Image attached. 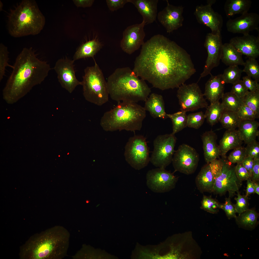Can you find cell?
Masks as SVG:
<instances>
[{
	"label": "cell",
	"instance_id": "6da1fadb",
	"mask_svg": "<svg viewBox=\"0 0 259 259\" xmlns=\"http://www.w3.org/2000/svg\"><path fill=\"white\" fill-rule=\"evenodd\" d=\"M133 70L137 76L162 90L178 88L196 72L187 52L159 34L142 46Z\"/></svg>",
	"mask_w": 259,
	"mask_h": 259
},
{
	"label": "cell",
	"instance_id": "7a4b0ae2",
	"mask_svg": "<svg viewBox=\"0 0 259 259\" xmlns=\"http://www.w3.org/2000/svg\"><path fill=\"white\" fill-rule=\"evenodd\" d=\"M13 70L3 91V97L13 104L40 84L51 69L49 65L37 57L31 47L23 48L16 59Z\"/></svg>",
	"mask_w": 259,
	"mask_h": 259
},
{
	"label": "cell",
	"instance_id": "3957f363",
	"mask_svg": "<svg viewBox=\"0 0 259 259\" xmlns=\"http://www.w3.org/2000/svg\"><path fill=\"white\" fill-rule=\"evenodd\" d=\"M70 234L64 227L56 225L31 236L20 247V258L62 259L67 256Z\"/></svg>",
	"mask_w": 259,
	"mask_h": 259
},
{
	"label": "cell",
	"instance_id": "277c9868",
	"mask_svg": "<svg viewBox=\"0 0 259 259\" xmlns=\"http://www.w3.org/2000/svg\"><path fill=\"white\" fill-rule=\"evenodd\" d=\"M109 95L118 102L145 101L151 92L145 81L128 67L116 69L107 81Z\"/></svg>",
	"mask_w": 259,
	"mask_h": 259
},
{
	"label": "cell",
	"instance_id": "5b68a950",
	"mask_svg": "<svg viewBox=\"0 0 259 259\" xmlns=\"http://www.w3.org/2000/svg\"><path fill=\"white\" fill-rule=\"evenodd\" d=\"M9 34L14 37L36 35L43 29L44 16L34 0H23L12 9L7 16Z\"/></svg>",
	"mask_w": 259,
	"mask_h": 259
},
{
	"label": "cell",
	"instance_id": "8992f818",
	"mask_svg": "<svg viewBox=\"0 0 259 259\" xmlns=\"http://www.w3.org/2000/svg\"><path fill=\"white\" fill-rule=\"evenodd\" d=\"M146 117L144 107L137 103L119 102L115 107L104 113L100 124L107 131H139Z\"/></svg>",
	"mask_w": 259,
	"mask_h": 259
},
{
	"label": "cell",
	"instance_id": "52a82bcc",
	"mask_svg": "<svg viewBox=\"0 0 259 259\" xmlns=\"http://www.w3.org/2000/svg\"><path fill=\"white\" fill-rule=\"evenodd\" d=\"M94 65L87 67L82 82L83 94L88 101L101 106L109 100V91L107 81L102 71L95 60Z\"/></svg>",
	"mask_w": 259,
	"mask_h": 259
},
{
	"label": "cell",
	"instance_id": "ba28073f",
	"mask_svg": "<svg viewBox=\"0 0 259 259\" xmlns=\"http://www.w3.org/2000/svg\"><path fill=\"white\" fill-rule=\"evenodd\" d=\"M124 156L128 163L136 170L146 167L150 161L149 148L146 138L142 135L130 137L125 147Z\"/></svg>",
	"mask_w": 259,
	"mask_h": 259
},
{
	"label": "cell",
	"instance_id": "9c48e42d",
	"mask_svg": "<svg viewBox=\"0 0 259 259\" xmlns=\"http://www.w3.org/2000/svg\"><path fill=\"white\" fill-rule=\"evenodd\" d=\"M177 140L172 133L158 135L153 141L150 161L156 167L165 169L172 162Z\"/></svg>",
	"mask_w": 259,
	"mask_h": 259
},
{
	"label": "cell",
	"instance_id": "30bf717a",
	"mask_svg": "<svg viewBox=\"0 0 259 259\" xmlns=\"http://www.w3.org/2000/svg\"><path fill=\"white\" fill-rule=\"evenodd\" d=\"M197 83H184L178 88L177 96L181 111L186 112L206 108L208 104Z\"/></svg>",
	"mask_w": 259,
	"mask_h": 259
},
{
	"label": "cell",
	"instance_id": "8fae6325",
	"mask_svg": "<svg viewBox=\"0 0 259 259\" xmlns=\"http://www.w3.org/2000/svg\"><path fill=\"white\" fill-rule=\"evenodd\" d=\"M214 178L213 192L220 196L225 194L228 192L229 197L231 198L236 195L242 185V182L236 175L235 166L226 159H223L221 171Z\"/></svg>",
	"mask_w": 259,
	"mask_h": 259
},
{
	"label": "cell",
	"instance_id": "7c38bea8",
	"mask_svg": "<svg viewBox=\"0 0 259 259\" xmlns=\"http://www.w3.org/2000/svg\"><path fill=\"white\" fill-rule=\"evenodd\" d=\"M199 160V155L196 150L191 146L183 144L175 151L172 162L174 171L189 175L196 171Z\"/></svg>",
	"mask_w": 259,
	"mask_h": 259
},
{
	"label": "cell",
	"instance_id": "4fadbf2b",
	"mask_svg": "<svg viewBox=\"0 0 259 259\" xmlns=\"http://www.w3.org/2000/svg\"><path fill=\"white\" fill-rule=\"evenodd\" d=\"M223 44L221 32L207 34L204 46L207 51V56L199 79L209 74L211 75L212 70L219 65Z\"/></svg>",
	"mask_w": 259,
	"mask_h": 259
},
{
	"label": "cell",
	"instance_id": "5bb4252c",
	"mask_svg": "<svg viewBox=\"0 0 259 259\" xmlns=\"http://www.w3.org/2000/svg\"><path fill=\"white\" fill-rule=\"evenodd\" d=\"M146 184L153 192L163 193L174 188L177 180L173 173L159 168L150 170L146 175Z\"/></svg>",
	"mask_w": 259,
	"mask_h": 259
},
{
	"label": "cell",
	"instance_id": "9a60e30c",
	"mask_svg": "<svg viewBox=\"0 0 259 259\" xmlns=\"http://www.w3.org/2000/svg\"><path fill=\"white\" fill-rule=\"evenodd\" d=\"M146 24L142 20L140 23L129 26L123 32V38L120 42L122 50L130 54L138 49L144 44L146 34L144 27Z\"/></svg>",
	"mask_w": 259,
	"mask_h": 259
},
{
	"label": "cell",
	"instance_id": "2e32d148",
	"mask_svg": "<svg viewBox=\"0 0 259 259\" xmlns=\"http://www.w3.org/2000/svg\"><path fill=\"white\" fill-rule=\"evenodd\" d=\"M74 61L66 58L60 59L57 61L54 68L61 86L70 93L77 86L82 84L75 76Z\"/></svg>",
	"mask_w": 259,
	"mask_h": 259
},
{
	"label": "cell",
	"instance_id": "e0dca14e",
	"mask_svg": "<svg viewBox=\"0 0 259 259\" xmlns=\"http://www.w3.org/2000/svg\"><path fill=\"white\" fill-rule=\"evenodd\" d=\"M166 6L158 13V21L168 33L172 32L182 26L184 7L170 4L166 0Z\"/></svg>",
	"mask_w": 259,
	"mask_h": 259
},
{
	"label": "cell",
	"instance_id": "ac0fdd59",
	"mask_svg": "<svg viewBox=\"0 0 259 259\" xmlns=\"http://www.w3.org/2000/svg\"><path fill=\"white\" fill-rule=\"evenodd\" d=\"M259 15L255 12H248L241 15L235 19H230L227 22L226 27L230 32L243 35L259 29Z\"/></svg>",
	"mask_w": 259,
	"mask_h": 259
},
{
	"label": "cell",
	"instance_id": "d6986e66",
	"mask_svg": "<svg viewBox=\"0 0 259 259\" xmlns=\"http://www.w3.org/2000/svg\"><path fill=\"white\" fill-rule=\"evenodd\" d=\"M194 13L198 22L210 28L212 33L221 32L223 24V18L214 11L212 6L207 4L198 5Z\"/></svg>",
	"mask_w": 259,
	"mask_h": 259
},
{
	"label": "cell",
	"instance_id": "ffe728a7",
	"mask_svg": "<svg viewBox=\"0 0 259 259\" xmlns=\"http://www.w3.org/2000/svg\"><path fill=\"white\" fill-rule=\"evenodd\" d=\"M230 43L241 54L248 58L256 59L259 55V37L249 34L231 38Z\"/></svg>",
	"mask_w": 259,
	"mask_h": 259
},
{
	"label": "cell",
	"instance_id": "44dd1931",
	"mask_svg": "<svg viewBox=\"0 0 259 259\" xmlns=\"http://www.w3.org/2000/svg\"><path fill=\"white\" fill-rule=\"evenodd\" d=\"M206 83L203 95L210 104L219 101L224 94V85L221 74L212 75Z\"/></svg>",
	"mask_w": 259,
	"mask_h": 259
},
{
	"label": "cell",
	"instance_id": "7402d4cb",
	"mask_svg": "<svg viewBox=\"0 0 259 259\" xmlns=\"http://www.w3.org/2000/svg\"><path fill=\"white\" fill-rule=\"evenodd\" d=\"M205 160L209 163L220 156L219 147L217 143V136L211 130L205 132L201 136Z\"/></svg>",
	"mask_w": 259,
	"mask_h": 259
},
{
	"label": "cell",
	"instance_id": "603a6c76",
	"mask_svg": "<svg viewBox=\"0 0 259 259\" xmlns=\"http://www.w3.org/2000/svg\"><path fill=\"white\" fill-rule=\"evenodd\" d=\"M128 1L136 8L146 24L152 23L155 21L158 14V0H128Z\"/></svg>",
	"mask_w": 259,
	"mask_h": 259
},
{
	"label": "cell",
	"instance_id": "cb8c5ba5",
	"mask_svg": "<svg viewBox=\"0 0 259 259\" xmlns=\"http://www.w3.org/2000/svg\"><path fill=\"white\" fill-rule=\"evenodd\" d=\"M243 141L238 130H227L220 141L218 145L222 158L226 159L227 152L241 146Z\"/></svg>",
	"mask_w": 259,
	"mask_h": 259
},
{
	"label": "cell",
	"instance_id": "d4e9b609",
	"mask_svg": "<svg viewBox=\"0 0 259 259\" xmlns=\"http://www.w3.org/2000/svg\"><path fill=\"white\" fill-rule=\"evenodd\" d=\"M144 107L154 118L165 119L168 118L165 112V103L162 96L153 93L150 94L145 101Z\"/></svg>",
	"mask_w": 259,
	"mask_h": 259
},
{
	"label": "cell",
	"instance_id": "484cf974",
	"mask_svg": "<svg viewBox=\"0 0 259 259\" xmlns=\"http://www.w3.org/2000/svg\"><path fill=\"white\" fill-rule=\"evenodd\" d=\"M215 178L212 172L209 163H206L201 168L195 179L197 187L202 193H212Z\"/></svg>",
	"mask_w": 259,
	"mask_h": 259
},
{
	"label": "cell",
	"instance_id": "4316f807",
	"mask_svg": "<svg viewBox=\"0 0 259 259\" xmlns=\"http://www.w3.org/2000/svg\"><path fill=\"white\" fill-rule=\"evenodd\" d=\"M259 123L254 120L241 121L238 130L243 141L247 144L256 140L259 135Z\"/></svg>",
	"mask_w": 259,
	"mask_h": 259
},
{
	"label": "cell",
	"instance_id": "83f0119b",
	"mask_svg": "<svg viewBox=\"0 0 259 259\" xmlns=\"http://www.w3.org/2000/svg\"><path fill=\"white\" fill-rule=\"evenodd\" d=\"M242 55L230 43L223 44L221 60L229 66L243 65L245 62Z\"/></svg>",
	"mask_w": 259,
	"mask_h": 259
},
{
	"label": "cell",
	"instance_id": "f1b7e54d",
	"mask_svg": "<svg viewBox=\"0 0 259 259\" xmlns=\"http://www.w3.org/2000/svg\"><path fill=\"white\" fill-rule=\"evenodd\" d=\"M102 46V43L97 39L87 41L79 47L74 55L73 60L75 61L82 58L91 57L94 60V56Z\"/></svg>",
	"mask_w": 259,
	"mask_h": 259
},
{
	"label": "cell",
	"instance_id": "f546056e",
	"mask_svg": "<svg viewBox=\"0 0 259 259\" xmlns=\"http://www.w3.org/2000/svg\"><path fill=\"white\" fill-rule=\"evenodd\" d=\"M252 4L251 0H227L224 10L226 16L229 18L236 14L241 15L248 12Z\"/></svg>",
	"mask_w": 259,
	"mask_h": 259
},
{
	"label": "cell",
	"instance_id": "4dcf8cb0",
	"mask_svg": "<svg viewBox=\"0 0 259 259\" xmlns=\"http://www.w3.org/2000/svg\"><path fill=\"white\" fill-rule=\"evenodd\" d=\"M259 214L254 208L249 209L239 215L235 218L239 225L248 229H252L256 226Z\"/></svg>",
	"mask_w": 259,
	"mask_h": 259
},
{
	"label": "cell",
	"instance_id": "1f68e13d",
	"mask_svg": "<svg viewBox=\"0 0 259 259\" xmlns=\"http://www.w3.org/2000/svg\"><path fill=\"white\" fill-rule=\"evenodd\" d=\"M204 114L207 123L212 126L219 121L224 110L221 103L218 101L210 104Z\"/></svg>",
	"mask_w": 259,
	"mask_h": 259
},
{
	"label": "cell",
	"instance_id": "d6a6232c",
	"mask_svg": "<svg viewBox=\"0 0 259 259\" xmlns=\"http://www.w3.org/2000/svg\"><path fill=\"white\" fill-rule=\"evenodd\" d=\"M241 121L236 112L224 110L219 121L224 128L233 130L238 128Z\"/></svg>",
	"mask_w": 259,
	"mask_h": 259
},
{
	"label": "cell",
	"instance_id": "836d02e7",
	"mask_svg": "<svg viewBox=\"0 0 259 259\" xmlns=\"http://www.w3.org/2000/svg\"><path fill=\"white\" fill-rule=\"evenodd\" d=\"M221 99L224 110L237 112L242 103L241 100L231 92L224 93Z\"/></svg>",
	"mask_w": 259,
	"mask_h": 259
},
{
	"label": "cell",
	"instance_id": "e575fe53",
	"mask_svg": "<svg viewBox=\"0 0 259 259\" xmlns=\"http://www.w3.org/2000/svg\"><path fill=\"white\" fill-rule=\"evenodd\" d=\"M186 112L181 111L172 114H167L168 118L171 120L172 132L175 135L187 127V115Z\"/></svg>",
	"mask_w": 259,
	"mask_h": 259
},
{
	"label": "cell",
	"instance_id": "d590c367",
	"mask_svg": "<svg viewBox=\"0 0 259 259\" xmlns=\"http://www.w3.org/2000/svg\"><path fill=\"white\" fill-rule=\"evenodd\" d=\"M243 72V70L240 69L238 66H229L224 70L221 74L222 77L225 83L233 85L240 80Z\"/></svg>",
	"mask_w": 259,
	"mask_h": 259
},
{
	"label": "cell",
	"instance_id": "8d00e7d4",
	"mask_svg": "<svg viewBox=\"0 0 259 259\" xmlns=\"http://www.w3.org/2000/svg\"><path fill=\"white\" fill-rule=\"evenodd\" d=\"M242 102L254 112L257 118L259 117V90L254 92L249 91Z\"/></svg>",
	"mask_w": 259,
	"mask_h": 259
},
{
	"label": "cell",
	"instance_id": "74e56055",
	"mask_svg": "<svg viewBox=\"0 0 259 259\" xmlns=\"http://www.w3.org/2000/svg\"><path fill=\"white\" fill-rule=\"evenodd\" d=\"M243 72L247 76L252 77L259 82V65L256 59L249 58L244 62Z\"/></svg>",
	"mask_w": 259,
	"mask_h": 259
},
{
	"label": "cell",
	"instance_id": "f35d334b",
	"mask_svg": "<svg viewBox=\"0 0 259 259\" xmlns=\"http://www.w3.org/2000/svg\"><path fill=\"white\" fill-rule=\"evenodd\" d=\"M201 203V208L208 212L214 214L219 211L220 203L211 196L203 195Z\"/></svg>",
	"mask_w": 259,
	"mask_h": 259
},
{
	"label": "cell",
	"instance_id": "ab89813d",
	"mask_svg": "<svg viewBox=\"0 0 259 259\" xmlns=\"http://www.w3.org/2000/svg\"><path fill=\"white\" fill-rule=\"evenodd\" d=\"M205 118L202 112L189 114L187 115V127L198 129L203 124Z\"/></svg>",
	"mask_w": 259,
	"mask_h": 259
},
{
	"label": "cell",
	"instance_id": "60d3db41",
	"mask_svg": "<svg viewBox=\"0 0 259 259\" xmlns=\"http://www.w3.org/2000/svg\"><path fill=\"white\" fill-rule=\"evenodd\" d=\"M8 52L7 47L3 44L0 45V80L3 78L5 73L6 68L7 66L13 68V66L8 63L9 59Z\"/></svg>",
	"mask_w": 259,
	"mask_h": 259
},
{
	"label": "cell",
	"instance_id": "b9f144b4",
	"mask_svg": "<svg viewBox=\"0 0 259 259\" xmlns=\"http://www.w3.org/2000/svg\"><path fill=\"white\" fill-rule=\"evenodd\" d=\"M233 149L228 157V160L232 164L242 163L247 156L245 148L241 146Z\"/></svg>",
	"mask_w": 259,
	"mask_h": 259
},
{
	"label": "cell",
	"instance_id": "7bdbcfd3",
	"mask_svg": "<svg viewBox=\"0 0 259 259\" xmlns=\"http://www.w3.org/2000/svg\"><path fill=\"white\" fill-rule=\"evenodd\" d=\"M237 193V194L236 195L237 197L234 198L236 203L235 204H234V205L236 213L239 215L249 209V198L248 197L246 196L245 195H241L239 191Z\"/></svg>",
	"mask_w": 259,
	"mask_h": 259
},
{
	"label": "cell",
	"instance_id": "ee69618b",
	"mask_svg": "<svg viewBox=\"0 0 259 259\" xmlns=\"http://www.w3.org/2000/svg\"><path fill=\"white\" fill-rule=\"evenodd\" d=\"M236 113L241 121L254 120L257 118L253 110L243 102Z\"/></svg>",
	"mask_w": 259,
	"mask_h": 259
},
{
	"label": "cell",
	"instance_id": "f6af8a7d",
	"mask_svg": "<svg viewBox=\"0 0 259 259\" xmlns=\"http://www.w3.org/2000/svg\"><path fill=\"white\" fill-rule=\"evenodd\" d=\"M224 203H220V209L223 210L225 212L228 218L230 219L232 218H235L236 217V212L234 205L231 201L230 198H226Z\"/></svg>",
	"mask_w": 259,
	"mask_h": 259
},
{
	"label": "cell",
	"instance_id": "bcb514c9",
	"mask_svg": "<svg viewBox=\"0 0 259 259\" xmlns=\"http://www.w3.org/2000/svg\"><path fill=\"white\" fill-rule=\"evenodd\" d=\"M249 91L246 88L242 80H240L233 84L231 92L242 101Z\"/></svg>",
	"mask_w": 259,
	"mask_h": 259
},
{
	"label": "cell",
	"instance_id": "7dc6e473",
	"mask_svg": "<svg viewBox=\"0 0 259 259\" xmlns=\"http://www.w3.org/2000/svg\"><path fill=\"white\" fill-rule=\"evenodd\" d=\"M245 147L247 156L254 159H259V143L256 140L248 144Z\"/></svg>",
	"mask_w": 259,
	"mask_h": 259
},
{
	"label": "cell",
	"instance_id": "c3c4849f",
	"mask_svg": "<svg viewBox=\"0 0 259 259\" xmlns=\"http://www.w3.org/2000/svg\"><path fill=\"white\" fill-rule=\"evenodd\" d=\"M235 170L237 177L241 182L249 179H251L250 175L242 163L237 164L235 166Z\"/></svg>",
	"mask_w": 259,
	"mask_h": 259
},
{
	"label": "cell",
	"instance_id": "681fc988",
	"mask_svg": "<svg viewBox=\"0 0 259 259\" xmlns=\"http://www.w3.org/2000/svg\"><path fill=\"white\" fill-rule=\"evenodd\" d=\"M242 79L244 84L249 91L253 92L259 90L258 82L252 80L251 77L247 75L243 77Z\"/></svg>",
	"mask_w": 259,
	"mask_h": 259
},
{
	"label": "cell",
	"instance_id": "f907efd6",
	"mask_svg": "<svg viewBox=\"0 0 259 259\" xmlns=\"http://www.w3.org/2000/svg\"><path fill=\"white\" fill-rule=\"evenodd\" d=\"M106 1L109 9L112 11L123 8L128 2V0H106Z\"/></svg>",
	"mask_w": 259,
	"mask_h": 259
},
{
	"label": "cell",
	"instance_id": "816d5d0a",
	"mask_svg": "<svg viewBox=\"0 0 259 259\" xmlns=\"http://www.w3.org/2000/svg\"><path fill=\"white\" fill-rule=\"evenodd\" d=\"M242 163L251 178L252 170L254 164V159L250 156H247Z\"/></svg>",
	"mask_w": 259,
	"mask_h": 259
},
{
	"label": "cell",
	"instance_id": "f5cc1de1",
	"mask_svg": "<svg viewBox=\"0 0 259 259\" xmlns=\"http://www.w3.org/2000/svg\"><path fill=\"white\" fill-rule=\"evenodd\" d=\"M251 180L253 182L259 181V159H254Z\"/></svg>",
	"mask_w": 259,
	"mask_h": 259
},
{
	"label": "cell",
	"instance_id": "db71d44e",
	"mask_svg": "<svg viewBox=\"0 0 259 259\" xmlns=\"http://www.w3.org/2000/svg\"><path fill=\"white\" fill-rule=\"evenodd\" d=\"M75 4L78 7H83L91 6L94 0H73Z\"/></svg>",
	"mask_w": 259,
	"mask_h": 259
},
{
	"label": "cell",
	"instance_id": "11a10c76",
	"mask_svg": "<svg viewBox=\"0 0 259 259\" xmlns=\"http://www.w3.org/2000/svg\"><path fill=\"white\" fill-rule=\"evenodd\" d=\"M247 186L246 190V196L248 197L250 195L255 193L253 182L251 179H248L247 180Z\"/></svg>",
	"mask_w": 259,
	"mask_h": 259
},
{
	"label": "cell",
	"instance_id": "9f6ffc18",
	"mask_svg": "<svg viewBox=\"0 0 259 259\" xmlns=\"http://www.w3.org/2000/svg\"><path fill=\"white\" fill-rule=\"evenodd\" d=\"M253 184L254 189L255 193L258 195H259V182H253Z\"/></svg>",
	"mask_w": 259,
	"mask_h": 259
},
{
	"label": "cell",
	"instance_id": "6f0895ef",
	"mask_svg": "<svg viewBox=\"0 0 259 259\" xmlns=\"http://www.w3.org/2000/svg\"><path fill=\"white\" fill-rule=\"evenodd\" d=\"M215 0H208L207 1V4L211 6L214 4L216 2Z\"/></svg>",
	"mask_w": 259,
	"mask_h": 259
},
{
	"label": "cell",
	"instance_id": "680465c9",
	"mask_svg": "<svg viewBox=\"0 0 259 259\" xmlns=\"http://www.w3.org/2000/svg\"><path fill=\"white\" fill-rule=\"evenodd\" d=\"M0 11H1L2 10V7H3V4L2 3V2L1 1H0Z\"/></svg>",
	"mask_w": 259,
	"mask_h": 259
}]
</instances>
